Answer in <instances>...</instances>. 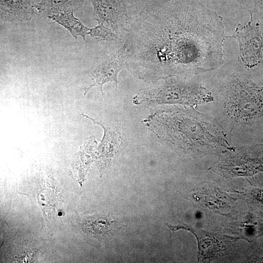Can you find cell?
<instances>
[{"instance_id": "cell-1", "label": "cell", "mask_w": 263, "mask_h": 263, "mask_svg": "<svg viewBox=\"0 0 263 263\" xmlns=\"http://www.w3.org/2000/svg\"><path fill=\"white\" fill-rule=\"evenodd\" d=\"M159 65L167 75H194L224 62L222 17L197 0H167L159 11Z\"/></svg>"}, {"instance_id": "cell-2", "label": "cell", "mask_w": 263, "mask_h": 263, "mask_svg": "<svg viewBox=\"0 0 263 263\" xmlns=\"http://www.w3.org/2000/svg\"><path fill=\"white\" fill-rule=\"evenodd\" d=\"M166 137L188 151L206 153L234 150L222 125L210 116L194 111H172L164 118Z\"/></svg>"}, {"instance_id": "cell-3", "label": "cell", "mask_w": 263, "mask_h": 263, "mask_svg": "<svg viewBox=\"0 0 263 263\" xmlns=\"http://www.w3.org/2000/svg\"><path fill=\"white\" fill-rule=\"evenodd\" d=\"M220 104L226 117L237 124L263 117V87L245 75L232 76L222 87Z\"/></svg>"}, {"instance_id": "cell-4", "label": "cell", "mask_w": 263, "mask_h": 263, "mask_svg": "<svg viewBox=\"0 0 263 263\" xmlns=\"http://www.w3.org/2000/svg\"><path fill=\"white\" fill-rule=\"evenodd\" d=\"M148 99L161 103L179 104L195 107L212 101V93L195 83L171 82L148 94Z\"/></svg>"}, {"instance_id": "cell-5", "label": "cell", "mask_w": 263, "mask_h": 263, "mask_svg": "<svg viewBox=\"0 0 263 263\" xmlns=\"http://www.w3.org/2000/svg\"><path fill=\"white\" fill-rule=\"evenodd\" d=\"M250 19L245 25L238 24L233 35L239 47V54L245 66L251 68L261 63L263 54V30L254 21L250 11Z\"/></svg>"}, {"instance_id": "cell-6", "label": "cell", "mask_w": 263, "mask_h": 263, "mask_svg": "<svg viewBox=\"0 0 263 263\" xmlns=\"http://www.w3.org/2000/svg\"><path fill=\"white\" fill-rule=\"evenodd\" d=\"M126 45L122 46L91 73L90 76L94 83L90 86L83 89L85 91L84 95L92 87L95 86H98L103 93V85L109 82H114L116 88H117L118 75L126 61Z\"/></svg>"}, {"instance_id": "cell-7", "label": "cell", "mask_w": 263, "mask_h": 263, "mask_svg": "<svg viewBox=\"0 0 263 263\" xmlns=\"http://www.w3.org/2000/svg\"><path fill=\"white\" fill-rule=\"evenodd\" d=\"M32 0H0V18L7 21H27L36 14Z\"/></svg>"}, {"instance_id": "cell-8", "label": "cell", "mask_w": 263, "mask_h": 263, "mask_svg": "<svg viewBox=\"0 0 263 263\" xmlns=\"http://www.w3.org/2000/svg\"><path fill=\"white\" fill-rule=\"evenodd\" d=\"M93 6L94 15L98 23L113 25L119 17L126 13L122 0H89Z\"/></svg>"}, {"instance_id": "cell-9", "label": "cell", "mask_w": 263, "mask_h": 263, "mask_svg": "<svg viewBox=\"0 0 263 263\" xmlns=\"http://www.w3.org/2000/svg\"><path fill=\"white\" fill-rule=\"evenodd\" d=\"M86 0H42L35 4L38 12L47 17L80 8Z\"/></svg>"}, {"instance_id": "cell-10", "label": "cell", "mask_w": 263, "mask_h": 263, "mask_svg": "<svg viewBox=\"0 0 263 263\" xmlns=\"http://www.w3.org/2000/svg\"><path fill=\"white\" fill-rule=\"evenodd\" d=\"M82 115L90 119L94 124L101 126L104 130L103 137L98 147L101 154L111 156L116 153L123 143L120 133L112 129L104 122L95 121L85 114Z\"/></svg>"}, {"instance_id": "cell-11", "label": "cell", "mask_w": 263, "mask_h": 263, "mask_svg": "<svg viewBox=\"0 0 263 263\" xmlns=\"http://www.w3.org/2000/svg\"><path fill=\"white\" fill-rule=\"evenodd\" d=\"M167 225L169 229L173 232L179 229H184L193 233L198 241L199 254L203 257L210 256L218 250L217 241L214 237L208 235V233L203 231L197 230L188 225L181 223L174 226L168 225Z\"/></svg>"}, {"instance_id": "cell-12", "label": "cell", "mask_w": 263, "mask_h": 263, "mask_svg": "<svg viewBox=\"0 0 263 263\" xmlns=\"http://www.w3.org/2000/svg\"><path fill=\"white\" fill-rule=\"evenodd\" d=\"M74 12H66L48 16V18L56 22L68 30L75 39L81 36L85 39L90 29L86 27L74 15Z\"/></svg>"}, {"instance_id": "cell-13", "label": "cell", "mask_w": 263, "mask_h": 263, "mask_svg": "<svg viewBox=\"0 0 263 263\" xmlns=\"http://www.w3.org/2000/svg\"><path fill=\"white\" fill-rule=\"evenodd\" d=\"M104 218H98L93 221H88L85 224L87 231L96 235H103L108 232L111 225V222L107 221Z\"/></svg>"}, {"instance_id": "cell-14", "label": "cell", "mask_w": 263, "mask_h": 263, "mask_svg": "<svg viewBox=\"0 0 263 263\" xmlns=\"http://www.w3.org/2000/svg\"><path fill=\"white\" fill-rule=\"evenodd\" d=\"M91 36L98 40H115L117 37L103 23H98V25L91 29L89 32Z\"/></svg>"}, {"instance_id": "cell-15", "label": "cell", "mask_w": 263, "mask_h": 263, "mask_svg": "<svg viewBox=\"0 0 263 263\" xmlns=\"http://www.w3.org/2000/svg\"><path fill=\"white\" fill-rule=\"evenodd\" d=\"M242 4L252 9L263 8V0H237Z\"/></svg>"}, {"instance_id": "cell-16", "label": "cell", "mask_w": 263, "mask_h": 263, "mask_svg": "<svg viewBox=\"0 0 263 263\" xmlns=\"http://www.w3.org/2000/svg\"><path fill=\"white\" fill-rule=\"evenodd\" d=\"M251 194L254 199L263 205V190L258 188L254 189L252 191Z\"/></svg>"}, {"instance_id": "cell-17", "label": "cell", "mask_w": 263, "mask_h": 263, "mask_svg": "<svg viewBox=\"0 0 263 263\" xmlns=\"http://www.w3.org/2000/svg\"><path fill=\"white\" fill-rule=\"evenodd\" d=\"M259 170L263 171V164L261 166V167L259 168Z\"/></svg>"}, {"instance_id": "cell-18", "label": "cell", "mask_w": 263, "mask_h": 263, "mask_svg": "<svg viewBox=\"0 0 263 263\" xmlns=\"http://www.w3.org/2000/svg\"><path fill=\"white\" fill-rule=\"evenodd\" d=\"M125 3H126V2L128 1H130L131 0H122Z\"/></svg>"}, {"instance_id": "cell-19", "label": "cell", "mask_w": 263, "mask_h": 263, "mask_svg": "<svg viewBox=\"0 0 263 263\" xmlns=\"http://www.w3.org/2000/svg\"><path fill=\"white\" fill-rule=\"evenodd\" d=\"M36 0L37 1H38V2L37 3H38L40 1H41L42 0ZM37 3H36V4H37Z\"/></svg>"}, {"instance_id": "cell-20", "label": "cell", "mask_w": 263, "mask_h": 263, "mask_svg": "<svg viewBox=\"0 0 263 263\" xmlns=\"http://www.w3.org/2000/svg\"></svg>"}]
</instances>
